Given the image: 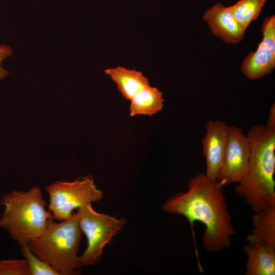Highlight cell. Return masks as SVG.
Segmentation results:
<instances>
[{
	"instance_id": "3957f363",
	"label": "cell",
	"mask_w": 275,
	"mask_h": 275,
	"mask_svg": "<svg viewBox=\"0 0 275 275\" xmlns=\"http://www.w3.org/2000/svg\"><path fill=\"white\" fill-rule=\"evenodd\" d=\"M46 205L38 187L7 193L0 200V205L4 207L0 228L7 230L19 246L28 243L42 235L53 221L51 212L45 209Z\"/></svg>"
},
{
	"instance_id": "277c9868",
	"label": "cell",
	"mask_w": 275,
	"mask_h": 275,
	"mask_svg": "<svg viewBox=\"0 0 275 275\" xmlns=\"http://www.w3.org/2000/svg\"><path fill=\"white\" fill-rule=\"evenodd\" d=\"M81 235L78 214L73 212L67 220L50 222L42 235L27 243L33 253L61 275H71L82 266L78 256Z\"/></svg>"
},
{
	"instance_id": "8992f818",
	"label": "cell",
	"mask_w": 275,
	"mask_h": 275,
	"mask_svg": "<svg viewBox=\"0 0 275 275\" xmlns=\"http://www.w3.org/2000/svg\"><path fill=\"white\" fill-rule=\"evenodd\" d=\"M46 190L49 198L48 210L53 219L60 222L70 218L74 209L99 201L103 197L90 176L72 182L57 181L47 186Z\"/></svg>"
},
{
	"instance_id": "5b68a950",
	"label": "cell",
	"mask_w": 275,
	"mask_h": 275,
	"mask_svg": "<svg viewBox=\"0 0 275 275\" xmlns=\"http://www.w3.org/2000/svg\"><path fill=\"white\" fill-rule=\"evenodd\" d=\"M78 225L87 239V246L79 260L82 266L94 265L100 259L104 246L121 230L126 219L95 211L91 204L77 208Z\"/></svg>"
},
{
	"instance_id": "7a4b0ae2",
	"label": "cell",
	"mask_w": 275,
	"mask_h": 275,
	"mask_svg": "<svg viewBox=\"0 0 275 275\" xmlns=\"http://www.w3.org/2000/svg\"><path fill=\"white\" fill-rule=\"evenodd\" d=\"M246 136L250 150L248 169L235 190L256 212L275 205V128L255 125Z\"/></svg>"
},
{
	"instance_id": "52a82bcc",
	"label": "cell",
	"mask_w": 275,
	"mask_h": 275,
	"mask_svg": "<svg viewBox=\"0 0 275 275\" xmlns=\"http://www.w3.org/2000/svg\"><path fill=\"white\" fill-rule=\"evenodd\" d=\"M250 144L241 128L229 126L224 161L216 181L222 186L239 183L245 176L249 166Z\"/></svg>"
},
{
	"instance_id": "8fae6325",
	"label": "cell",
	"mask_w": 275,
	"mask_h": 275,
	"mask_svg": "<svg viewBox=\"0 0 275 275\" xmlns=\"http://www.w3.org/2000/svg\"><path fill=\"white\" fill-rule=\"evenodd\" d=\"M243 251L247 255L245 275L275 274V247L248 243Z\"/></svg>"
},
{
	"instance_id": "ac0fdd59",
	"label": "cell",
	"mask_w": 275,
	"mask_h": 275,
	"mask_svg": "<svg viewBox=\"0 0 275 275\" xmlns=\"http://www.w3.org/2000/svg\"><path fill=\"white\" fill-rule=\"evenodd\" d=\"M12 53V49L5 44L0 46V80L6 77L9 74L8 70L2 67L1 64L5 58L10 57Z\"/></svg>"
},
{
	"instance_id": "ba28073f",
	"label": "cell",
	"mask_w": 275,
	"mask_h": 275,
	"mask_svg": "<svg viewBox=\"0 0 275 275\" xmlns=\"http://www.w3.org/2000/svg\"><path fill=\"white\" fill-rule=\"evenodd\" d=\"M263 38L254 52H250L241 65V70L248 79H258L270 74L275 68V15L263 20Z\"/></svg>"
},
{
	"instance_id": "30bf717a",
	"label": "cell",
	"mask_w": 275,
	"mask_h": 275,
	"mask_svg": "<svg viewBox=\"0 0 275 275\" xmlns=\"http://www.w3.org/2000/svg\"><path fill=\"white\" fill-rule=\"evenodd\" d=\"M203 19L211 33L228 44H236L243 39L245 31L235 19L229 7L217 2L203 14Z\"/></svg>"
},
{
	"instance_id": "5bb4252c",
	"label": "cell",
	"mask_w": 275,
	"mask_h": 275,
	"mask_svg": "<svg viewBox=\"0 0 275 275\" xmlns=\"http://www.w3.org/2000/svg\"><path fill=\"white\" fill-rule=\"evenodd\" d=\"M129 101L130 116H152L162 109L164 99L161 92L150 85L139 91Z\"/></svg>"
},
{
	"instance_id": "d6986e66",
	"label": "cell",
	"mask_w": 275,
	"mask_h": 275,
	"mask_svg": "<svg viewBox=\"0 0 275 275\" xmlns=\"http://www.w3.org/2000/svg\"><path fill=\"white\" fill-rule=\"evenodd\" d=\"M267 125L275 128V104L274 102L271 105L269 109V114L267 121Z\"/></svg>"
},
{
	"instance_id": "9c48e42d",
	"label": "cell",
	"mask_w": 275,
	"mask_h": 275,
	"mask_svg": "<svg viewBox=\"0 0 275 275\" xmlns=\"http://www.w3.org/2000/svg\"><path fill=\"white\" fill-rule=\"evenodd\" d=\"M205 127L206 133L202 140L206 164L205 174L216 180L226 153L229 126L223 121L210 119Z\"/></svg>"
},
{
	"instance_id": "9a60e30c",
	"label": "cell",
	"mask_w": 275,
	"mask_h": 275,
	"mask_svg": "<svg viewBox=\"0 0 275 275\" xmlns=\"http://www.w3.org/2000/svg\"><path fill=\"white\" fill-rule=\"evenodd\" d=\"M266 0H239L229 7L239 26L245 31L250 23L257 18Z\"/></svg>"
},
{
	"instance_id": "6da1fadb",
	"label": "cell",
	"mask_w": 275,
	"mask_h": 275,
	"mask_svg": "<svg viewBox=\"0 0 275 275\" xmlns=\"http://www.w3.org/2000/svg\"><path fill=\"white\" fill-rule=\"evenodd\" d=\"M170 214L184 216L189 222L193 233L195 222L205 226L202 243L208 252L217 253L231 245V237L236 234L232 226L224 186L216 180L201 173L193 177L187 191L169 198L162 206Z\"/></svg>"
},
{
	"instance_id": "2e32d148",
	"label": "cell",
	"mask_w": 275,
	"mask_h": 275,
	"mask_svg": "<svg viewBox=\"0 0 275 275\" xmlns=\"http://www.w3.org/2000/svg\"><path fill=\"white\" fill-rule=\"evenodd\" d=\"M31 275H61L48 262L40 259L30 249L27 243L20 245Z\"/></svg>"
},
{
	"instance_id": "7c38bea8",
	"label": "cell",
	"mask_w": 275,
	"mask_h": 275,
	"mask_svg": "<svg viewBox=\"0 0 275 275\" xmlns=\"http://www.w3.org/2000/svg\"><path fill=\"white\" fill-rule=\"evenodd\" d=\"M104 73L116 84L119 92L127 100L150 85L148 78L142 72L135 69L117 66L106 69Z\"/></svg>"
},
{
	"instance_id": "4fadbf2b",
	"label": "cell",
	"mask_w": 275,
	"mask_h": 275,
	"mask_svg": "<svg viewBox=\"0 0 275 275\" xmlns=\"http://www.w3.org/2000/svg\"><path fill=\"white\" fill-rule=\"evenodd\" d=\"M253 229L246 237L248 243H258L275 247V205L255 212Z\"/></svg>"
},
{
	"instance_id": "e0dca14e",
	"label": "cell",
	"mask_w": 275,
	"mask_h": 275,
	"mask_svg": "<svg viewBox=\"0 0 275 275\" xmlns=\"http://www.w3.org/2000/svg\"><path fill=\"white\" fill-rule=\"evenodd\" d=\"M0 275H31L25 259L0 260Z\"/></svg>"
}]
</instances>
